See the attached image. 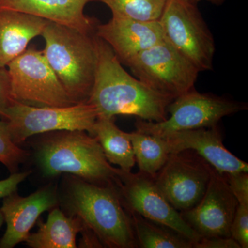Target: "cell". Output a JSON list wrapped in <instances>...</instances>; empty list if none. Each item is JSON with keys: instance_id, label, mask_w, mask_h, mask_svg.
Segmentation results:
<instances>
[{"instance_id": "7402d4cb", "label": "cell", "mask_w": 248, "mask_h": 248, "mask_svg": "<svg viewBox=\"0 0 248 248\" xmlns=\"http://www.w3.org/2000/svg\"><path fill=\"white\" fill-rule=\"evenodd\" d=\"M110 9L112 16L135 20H159L167 0H97Z\"/></svg>"}, {"instance_id": "9c48e42d", "label": "cell", "mask_w": 248, "mask_h": 248, "mask_svg": "<svg viewBox=\"0 0 248 248\" xmlns=\"http://www.w3.org/2000/svg\"><path fill=\"white\" fill-rule=\"evenodd\" d=\"M13 100L32 107L74 105L43 52L27 48L7 66Z\"/></svg>"}, {"instance_id": "ffe728a7", "label": "cell", "mask_w": 248, "mask_h": 248, "mask_svg": "<svg viewBox=\"0 0 248 248\" xmlns=\"http://www.w3.org/2000/svg\"><path fill=\"white\" fill-rule=\"evenodd\" d=\"M129 137L140 172L154 178L170 154L167 142L138 130L129 133Z\"/></svg>"}, {"instance_id": "7a4b0ae2", "label": "cell", "mask_w": 248, "mask_h": 248, "mask_svg": "<svg viewBox=\"0 0 248 248\" xmlns=\"http://www.w3.org/2000/svg\"><path fill=\"white\" fill-rule=\"evenodd\" d=\"M59 194L65 214L79 217L103 247H139L133 221L115 183L97 185L67 174Z\"/></svg>"}, {"instance_id": "4dcf8cb0", "label": "cell", "mask_w": 248, "mask_h": 248, "mask_svg": "<svg viewBox=\"0 0 248 248\" xmlns=\"http://www.w3.org/2000/svg\"><path fill=\"white\" fill-rule=\"evenodd\" d=\"M4 223V216H3L2 213H1V210H0V228H1V226H3Z\"/></svg>"}, {"instance_id": "277c9868", "label": "cell", "mask_w": 248, "mask_h": 248, "mask_svg": "<svg viewBox=\"0 0 248 248\" xmlns=\"http://www.w3.org/2000/svg\"><path fill=\"white\" fill-rule=\"evenodd\" d=\"M46 60L75 104L87 102L97 63L94 34L49 22L42 34Z\"/></svg>"}, {"instance_id": "5b68a950", "label": "cell", "mask_w": 248, "mask_h": 248, "mask_svg": "<svg viewBox=\"0 0 248 248\" xmlns=\"http://www.w3.org/2000/svg\"><path fill=\"white\" fill-rule=\"evenodd\" d=\"M0 117L7 124L13 141L19 145L34 135L61 130H81L91 135L97 112L88 102L66 107H38L12 100Z\"/></svg>"}, {"instance_id": "8992f818", "label": "cell", "mask_w": 248, "mask_h": 248, "mask_svg": "<svg viewBox=\"0 0 248 248\" xmlns=\"http://www.w3.org/2000/svg\"><path fill=\"white\" fill-rule=\"evenodd\" d=\"M246 109V104L195 89L173 99L167 108L170 117L160 122L140 120L137 130L164 138L175 132L217 126L226 116Z\"/></svg>"}, {"instance_id": "6da1fadb", "label": "cell", "mask_w": 248, "mask_h": 248, "mask_svg": "<svg viewBox=\"0 0 248 248\" xmlns=\"http://www.w3.org/2000/svg\"><path fill=\"white\" fill-rule=\"evenodd\" d=\"M94 40L97 68L88 102L95 108L97 118L129 115L147 122L166 120L172 99L130 76L112 48L95 35Z\"/></svg>"}, {"instance_id": "30bf717a", "label": "cell", "mask_w": 248, "mask_h": 248, "mask_svg": "<svg viewBox=\"0 0 248 248\" xmlns=\"http://www.w3.org/2000/svg\"><path fill=\"white\" fill-rule=\"evenodd\" d=\"M115 185L124 206L147 219L167 227L182 235L192 244L201 236L183 218L181 213L166 200L154 179L140 172L117 169Z\"/></svg>"}, {"instance_id": "f546056e", "label": "cell", "mask_w": 248, "mask_h": 248, "mask_svg": "<svg viewBox=\"0 0 248 248\" xmlns=\"http://www.w3.org/2000/svg\"><path fill=\"white\" fill-rule=\"evenodd\" d=\"M187 1H190V2L193 3V4H197L201 1H208L210 4L216 5V6H221L223 4L226 0H187Z\"/></svg>"}, {"instance_id": "d4e9b609", "label": "cell", "mask_w": 248, "mask_h": 248, "mask_svg": "<svg viewBox=\"0 0 248 248\" xmlns=\"http://www.w3.org/2000/svg\"><path fill=\"white\" fill-rule=\"evenodd\" d=\"M227 182L238 203L248 205V174L247 172L225 174Z\"/></svg>"}, {"instance_id": "3957f363", "label": "cell", "mask_w": 248, "mask_h": 248, "mask_svg": "<svg viewBox=\"0 0 248 248\" xmlns=\"http://www.w3.org/2000/svg\"><path fill=\"white\" fill-rule=\"evenodd\" d=\"M45 134L34 148L37 166L45 177L66 174L97 185L115 184L117 169L108 161L94 136L81 130Z\"/></svg>"}, {"instance_id": "f1b7e54d", "label": "cell", "mask_w": 248, "mask_h": 248, "mask_svg": "<svg viewBox=\"0 0 248 248\" xmlns=\"http://www.w3.org/2000/svg\"><path fill=\"white\" fill-rule=\"evenodd\" d=\"M80 232L82 234V237L80 240L79 248H103L102 243L97 236L84 224Z\"/></svg>"}, {"instance_id": "5bb4252c", "label": "cell", "mask_w": 248, "mask_h": 248, "mask_svg": "<svg viewBox=\"0 0 248 248\" xmlns=\"http://www.w3.org/2000/svg\"><path fill=\"white\" fill-rule=\"evenodd\" d=\"M94 35L105 42L124 64L164 40L159 20L144 22L114 16L105 24H97Z\"/></svg>"}, {"instance_id": "e0dca14e", "label": "cell", "mask_w": 248, "mask_h": 248, "mask_svg": "<svg viewBox=\"0 0 248 248\" xmlns=\"http://www.w3.org/2000/svg\"><path fill=\"white\" fill-rule=\"evenodd\" d=\"M49 21L24 13L0 9V68L24 53L31 41L42 35Z\"/></svg>"}, {"instance_id": "cb8c5ba5", "label": "cell", "mask_w": 248, "mask_h": 248, "mask_svg": "<svg viewBox=\"0 0 248 248\" xmlns=\"http://www.w3.org/2000/svg\"><path fill=\"white\" fill-rule=\"evenodd\" d=\"M231 236L241 248H248V205H238L232 222Z\"/></svg>"}, {"instance_id": "9a60e30c", "label": "cell", "mask_w": 248, "mask_h": 248, "mask_svg": "<svg viewBox=\"0 0 248 248\" xmlns=\"http://www.w3.org/2000/svg\"><path fill=\"white\" fill-rule=\"evenodd\" d=\"M171 153L195 151L221 174L248 172L247 163L225 148L217 126L175 132L164 138Z\"/></svg>"}, {"instance_id": "44dd1931", "label": "cell", "mask_w": 248, "mask_h": 248, "mask_svg": "<svg viewBox=\"0 0 248 248\" xmlns=\"http://www.w3.org/2000/svg\"><path fill=\"white\" fill-rule=\"evenodd\" d=\"M140 247L143 248H192V242L167 227L128 211Z\"/></svg>"}, {"instance_id": "2e32d148", "label": "cell", "mask_w": 248, "mask_h": 248, "mask_svg": "<svg viewBox=\"0 0 248 248\" xmlns=\"http://www.w3.org/2000/svg\"><path fill=\"white\" fill-rule=\"evenodd\" d=\"M91 0H0V9L24 13L71 28L85 34H94L97 23L84 14Z\"/></svg>"}, {"instance_id": "4fadbf2b", "label": "cell", "mask_w": 248, "mask_h": 248, "mask_svg": "<svg viewBox=\"0 0 248 248\" xmlns=\"http://www.w3.org/2000/svg\"><path fill=\"white\" fill-rule=\"evenodd\" d=\"M60 204V194L53 184L42 187L28 197H21L17 191L2 199L0 210L6 230L0 239V248H13L24 242L31 228L40 215Z\"/></svg>"}, {"instance_id": "83f0119b", "label": "cell", "mask_w": 248, "mask_h": 248, "mask_svg": "<svg viewBox=\"0 0 248 248\" xmlns=\"http://www.w3.org/2000/svg\"><path fill=\"white\" fill-rule=\"evenodd\" d=\"M9 72L6 68H0V112L12 102Z\"/></svg>"}, {"instance_id": "603a6c76", "label": "cell", "mask_w": 248, "mask_h": 248, "mask_svg": "<svg viewBox=\"0 0 248 248\" xmlns=\"http://www.w3.org/2000/svg\"><path fill=\"white\" fill-rule=\"evenodd\" d=\"M29 156L27 151L13 141L6 122L0 121V163L13 174L18 172L19 166L27 161Z\"/></svg>"}, {"instance_id": "ac0fdd59", "label": "cell", "mask_w": 248, "mask_h": 248, "mask_svg": "<svg viewBox=\"0 0 248 248\" xmlns=\"http://www.w3.org/2000/svg\"><path fill=\"white\" fill-rule=\"evenodd\" d=\"M38 230L29 234L26 243L32 248H76V237L84 227L78 217L68 216L60 208H54L47 221L38 220Z\"/></svg>"}, {"instance_id": "ba28073f", "label": "cell", "mask_w": 248, "mask_h": 248, "mask_svg": "<svg viewBox=\"0 0 248 248\" xmlns=\"http://www.w3.org/2000/svg\"><path fill=\"white\" fill-rule=\"evenodd\" d=\"M135 78L166 97L175 99L195 89L200 71L166 40L125 63Z\"/></svg>"}, {"instance_id": "52a82bcc", "label": "cell", "mask_w": 248, "mask_h": 248, "mask_svg": "<svg viewBox=\"0 0 248 248\" xmlns=\"http://www.w3.org/2000/svg\"><path fill=\"white\" fill-rule=\"evenodd\" d=\"M159 21L165 40L200 72L213 70L215 40L197 4L187 0H167Z\"/></svg>"}, {"instance_id": "4316f807", "label": "cell", "mask_w": 248, "mask_h": 248, "mask_svg": "<svg viewBox=\"0 0 248 248\" xmlns=\"http://www.w3.org/2000/svg\"><path fill=\"white\" fill-rule=\"evenodd\" d=\"M31 171L13 173L9 177L0 181V200L17 191L19 184L27 179Z\"/></svg>"}, {"instance_id": "8fae6325", "label": "cell", "mask_w": 248, "mask_h": 248, "mask_svg": "<svg viewBox=\"0 0 248 248\" xmlns=\"http://www.w3.org/2000/svg\"><path fill=\"white\" fill-rule=\"evenodd\" d=\"M213 168L195 151L169 155L153 179L161 193L178 211H187L203 197Z\"/></svg>"}, {"instance_id": "7c38bea8", "label": "cell", "mask_w": 248, "mask_h": 248, "mask_svg": "<svg viewBox=\"0 0 248 248\" xmlns=\"http://www.w3.org/2000/svg\"><path fill=\"white\" fill-rule=\"evenodd\" d=\"M238 205L224 174L213 169L202 200L194 208L182 212L181 215L201 237H230Z\"/></svg>"}, {"instance_id": "d6986e66", "label": "cell", "mask_w": 248, "mask_h": 248, "mask_svg": "<svg viewBox=\"0 0 248 248\" xmlns=\"http://www.w3.org/2000/svg\"><path fill=\"white\" fill-rule=\"evenodd\" d=\"M91 135L97 139L110 164L117 165L124 171H131L136 160L129 133L120 130L114 118L98 117Z\"/></svg>"}, {"instance_id": "484cf974", "label": "cell", "mask_w": 248, "mask_h": 248, "mask_svg": "<svg viewBox=\"0 0 248 248\" xmlns=\"http://www.w3.org/2000/svg\"><path fill=\"white\" fill-rule=\"evenodd\" d=\"M194 248H241L234 239L225 236L201 237L192 244Z\"/></svg>"}]
</instances>
